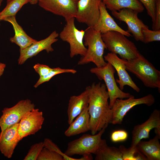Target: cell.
Segmentation results:
<instances>
[{
  "label": "cell",
  "instance_id": "cell-12",
  "mask_svg": "<svg viewBox=\"0 0 160 160\" xmlns=\"http://www.w3.org/2000/svg\"><path fill=\"white\" fill-rule=\"evenodd\" d=\"M102 0H79L75 18L80 23L93 27L100 14L99 4Z\"/></svg>",
  "mask_w": 160,
  "mask_h": 160
},
{
  "label": "cell",
  "instance_id": "cell-2",
  "mask_svg": "<svg viewBox=\"0 0 160 160\" xmlns=\"http://www.w3.org/2000/svg\"><path fill=\"white\" fill-rule=\"evenodd\" d=\"M127 70L135 74L147 87L158 88L160 92V71L140 53L130 60L123 59Z\"/></svg>",
  "mask_w": 160,
  "mask_h": 160
},
{
  "label": "cell",
  "instance_id": "cell-10",
  "mask_svg": "<svg viewBox=\"0 0 160 160\" xmlns=\"http://www.w3.org/2000/svg\"><path fill=\"white\" fill-rule=\"evenodd\" d=\"M111 12L114 17L127 24V31L132 34L136 40L143 42L142 30L143 28L148 27L138 17V13L132 9L127 8Z\"/></svg>",
  "mask_w": 160,
  "mask_h": 160
},
{
  "label": "cell",
  "instance_id": "cell-7",
  "mask_svg": "<svg viewBox=\"0 0 160 160\" xmlns=\"http://www.w3.org/2000/svg\"><path fill=\"white\" fill-rule=\"evenodd\" d=\"M75 19V17H72L65 20L66 23L59 34L63 41L69 44L70 55L71 58L78 55L84 56L87 50L83 41L85 30H80L76 28Z\"/></svg>",
  "mask_w": 160,
  "mask_h": 160
},
{
  "label": "cell",
  "instance_id": "cell-17",
  "mask_svg": "<svg viewBox=\"0 0 160 160\" xmlns=\"http://www.w3.org/2000/svg\"><path fill=\"white\" fill-rule=\"evenodd\" d=\"M19 123L7 128L0 132V151L6 157L11 158L20 140L18 132Z\"/></svg>",
  "mask_w": 160,
  "mask_h": 160
},
{
  "label": "cell",
  "instance_id": "cell-13",
  "mask_svg": "<svg viewBox=\"0 0 160 160\" xmlns=\"http://www.w3.org/2000/svg\"><path fill=\"white\" fill-rule=\"evenodd\" d=\"M44 118L43 112L34 108L27 112L19 122L18 132L20 140L34 134L42 128Z\"/></svg>",
  "mask_w": 160,
  "mask_h": 160
},
{
  "label": "cell",
  "instance_id": "cell-14",
  "mask_svg": "<svg viewBox=\"0 0 160 160\" xmlns=\"http://www.w3.org/2000/svg\"><path fill=\"white\" fill-rule=\"evenodd\" d=\"M59 34L55 31L46 38L33 43L26 48L20 49V55L18 60V64L22 65L28 59L35 56L41 52L45 50L47 53L54 50L52 44L58 41Z\"/></svg>",
  "mask_w": 160,
  "mask_h": 160
},
{
  "label": "cell",
  "instance_id": "cell-19",
  "mask_svg": "<svg viewBox=\"0 0 160 160\" xmlns=\"http://www.w3.org/2000/svg\"><path fill=\"white\" fill-rule=\"evenodd\" d=\"M88 94L86 89L79 95L70 97L67 111L69 124H71L84 109L88 105Z\"/></svg>",
  "mask_w": 160,
  "mask_h": 160
},
{
  "label": "cell",
  "instance_id": "cell-37",
  "mask_svg": "<svg viewBox=\"0 0 160 160\" xmlns=\"http://www.w3.org/2000/svg\"><path fill=\"white\" fill-rule=\"evenodd\" d=\"M39 0H31L30 3L31 4H35L38 3Z\"/></svg>",
  "mask_w": 160,
  "mask_h": 160
},
{
  "label": "cell",
  "instance_id": "cell-22",
  "mask_svg": "<svg viewBox=\"0 0 160 160\" xmlns=\"http://www.w3.org/2000/svg\"><path fill=\"white\" fill-rule=\"evenodd\" d=\"M160 137L156 135L148 141L141 140L137 144V148L148 160H160Z\"/></svg>",
  "mask_w": 160,
  "mask_h": 160
},
{
  "label": "cell",
  "instance_id": "cell-33",
  "mask_svg": "<svg viewBox=\"0 0 160 160\" xmlns=\"http://www.w3.org/2000/svg\"><path fill=\"white\" fill-rule=\"evenodd\" d=\"M128 137V133L126 131L119 130H115L112 133L111 138L112 142L116 143L126 140Z\"/></svg>",
  "mask_w": 160,
  "mask_h": 160
},
{
  "label": "cell",
  "instance_id": "cell-29",
  "mask_svg": "<svg viewBox=\"0 0 160 160\" xmlns=\"http://www.w3.org/2000/svg\"><path fill=\"white\" fill-rule=\"evenodd\" d=\"M37 160H64L59 153L44 147L41 151Z\"/></svg>",
  "mask_w": 160,
  "mask_h": 160
},
{
  "label": "cell",
  "instance_id": "cell-9",
  "mask_svg": "<svg viewBox=\"0 0 160 160\" xmlns=\"http://www.w3.org/2000/svg\"><path fill=\"white\" fill-rule=\"evenodd\" d=\"M35 108L34 104L30 100L26 99L20 101L11 108H4L0 117L1 132L8 127L18 123L27 112Z\"/></svg>",
  "mask_w": 160,
  "mask_h": 160
},
{
  "label": "cell",
  "instance_id": "cell-25",
  "mask_svg": "<svg viewBox=\"0 0 160 160\" xmlns=\"http://www.w3.org/2000/svg\"><path fill=\"white\" fill-rule=\"evenodd\" d=\"M31 0H7L5 7L0 12V21L6 18L16 16V14L25 4L30 3Z\"/></svg>",
  "mask_w": 160,
  "mask_h": 160
},
{
  "label": "cell",
  "instance_id": "cell-28",
  "mask_svg": "<svg viewBox=\"0 0 160 160\" xmlns=\"http://www.w3.org/2000/svg\"><path fill=\"white\" fill-rule=\"evenodd\" d=\"M142 33L145 43L160 41V30H151L148 28H145L142 29Z\"/></svg>",
  "mask_w": 160,
  "mask_h": 160
},
{
  "label": "cell",
  "instance_id": "cell-20",
  "mask_svg": "<svg viewBox=\"0 0 160 160\" xmlns=\"http://www.w3.org/2000/svg\"><path fill=\"white\" fill-rule=\"evenodd\" d=\"M4 21L10 23L12 25L15 32V35L10 39V41L18 46L20 50L24 49L30 46L37 41L28 36L22 27L17 21L15 16L6 18Z\"/></svg>",
  "mask_w": 160,
  "mask_h": 160
},
{
  "label": "cell",
  "instance_id": "cell-35",
  "mask_svg": "<svg viewBox=\"0 0 160 160\" xmlns=\"http://www.w3.org/2000/svg\"><path fill=\"white\" fill-rule=\"evenodd\" d=\"M33 68L40 77L46 75L52 69L48 65L39 63L36 64L34 65Z\"/></svg>",
  "mask_w": 160,
  "mask_h": 160
},
{
  "label": "cell",
  "instance_id": "cell-6",
  "mask_svg": "<svg viewBox=\"0 0 160 160\" xmlns=\"http://www.w3.org/2000/svg\"><path fill=\"white\" fill-rule=\"evenodd\" d=\"M90 72L95 74L100 80H103L105 83L109 99V105L111 108L117 99L127 98L132 95L125 92L118 86L114 77L116 70L113 66L107 62L106 65L101 67L92 68Z\"/></svg>",
  "mask_w": 160,
  "mask_h": 160
},
{
  "label": "cell",
  "instance_id": "cell-36",
  "mask_svg": "<svg viewBox=\"0 0 160 160\" xmlns=\"http://www.w3.org/2000/svg\"><path fill=\"white\" fill-rule=\"evenodd\" d=\"M6 67L5 64L0 62V77L3 73Z\"/></svg>",
  "mask_w": 160,
  "mask_h": 160
},
{
  "label": "cell",
  "instance_id": "cell-8",
  "mask_svg": "<svg viewBox=\"0 0 160 160\" xmlns=\"http://www.w3.org/2000/svg\"><path fill=\"white\" fill-rule=\"evenodd\" d=\"M155 102V98L151 94L139 98H135L132 95L125 100L117 99L111 108L113 117L111 123L113 124H121L126 113L136 105L144 104L150 106Z\"/></svg>",
  "mask_w": 160,
  "mask_h": 160
},
{
  "label": "cell",
  "instance_id": "cell-23",
  "mask_svg": "<svg viewBox=\"0 0 160 160\" xmlns=\"http://www.w3.org/2000/svg\"><path fill=\"white\" fill-rule=\"evenodd\" d=\"M106 8L111 11L124 9H132L137 13L143 12L144 7L138 0H102Z\"/></svg>",
  "mask_w": 160,
  "mask_h": 160
},
{
  "label": "cell",
  "instance_id": "cell-16",
  "mask_svg": "<svg viewBox=\"0 0 160 160\" xmlns=\"http://www.w3.org/2000/svg\"><path fill=\"white\" fill-rule=\"evenodd\" d=\"M104 58L105 61L110 63L116 70L119 79H116V81L119 84V88L121 90L124 89L125 85H127L137 92L140 91V89L127 72L123 59L120 58L116 54L111 52L105 55Z\"/></svg>",
  "mask_w": 160,
  "mask_h": 160
},
{
  "label": "cell",
  "instance_id": "cell-27",
  "mask_svg": "<svg viewBox=\"0 0 160 160\" xmlns=\"http://www.w3.org/2000/svg\"><path fill=\"white\" fill-rule=\"evenodd\" d=\"M43 143L44 147L59 153L63 157L64 160H85V158L83 156L79 159L74 158L68 156L63 153L59 147L49 139L45 138Z\"/></svg>",
  "mask_w": 160,
  "mask_h": 160
},
{
  "label": "cell",
  "instance_id": "cell-31",
  "mask_svg": "<svg viewBox=\"0 0 160 160\" xmlns=\"http://www.w3.org/2000/svg\"><path fill=\"white\" fill-rule=\"evenodd\" d=\"M146 9L148 14L151 17L152 25L155 22V13L156 0H138Z\"/></svg>",
  "mask_w": 160,
  "mask_h": 160
},
{
  "label": "cell",
  "instance_id": "cell-34",
  "mask_svg": "<svg viewBox=\"0 0 160 160\" xmlns=\"http://www.w3.org/2000/svg\"><path fill=\"white\" fill-rule=\"evenodd\" d=\"M155 22L152 25L153 30H160V0H156L155 13Z\"/></svg>",
  "mask_w": 160,
  "mask_h": 160
},
{
  "label": "cell",
  "instance_id": "cell-18",
  "mask_svg": "<svg viewBox=\"0 0 160 160\" xmlns=\"http://www.w3.org/2000/svg\"><path fill=\"white\" fill-rule=\"evenodd\" d=\"M100 16L96 24L92 27L101 34L111 31L119 32L127 37L132 35L127 31L119 26L107 10L105 4L101 1L99 4Z\"/></svg>",
  "mask_w": 160,
  "mask_h": 160
},
{
  "label": "cell",
  "instance_id": "cell-4",
  "mask_svg": "<svg viewBox=\"0 0 160 160\" xmlns=\"http://www.w3.org/2000/svg\"><path fill=\"white\" fill-rule=\"evenodd\" d=\"M107 48L111 52L119 55L128 61L137 57L140 53L134 43L123 34L111 31L101 34Z\"/></svg>",
  "mask_w": 160,
  "mask_h": 160
},
{
  "label": "cell",
  "instance_id": "cell-1",
  "mask_svg": "<svg viewBox=\"0 0 160 160\" xmlns=\"http://www.w3.org/2000/svg\"><path fill=\"white\" fill-rule=\"evenodd\" d=\"M85 89L89 95L90 131L94 135L111 123L112 110L108 102L109 95L105 84L93 82Z\"/></svg>",
  "mask_w": 160,
  "mask_h": 160
},
{
  "label": "cell",
  "instance_id": "cell-30",
  "mask_svg": "<svg viewBox=\"0 0 160 160\" xmlns=\"http://www.w3.org/2000/svg\"><path fill=\"white\" fill-rule=\"evenodd\" d=\"M44 147L43 142H40L33 145L23 160H37L39 153Z\"/></svg>",
  "mask_w": 160,
  "mask_h": 160
},
{
  "label": "cell",
  "instance_id": "cell-15",
  "mask_svg": "<svg viewBox=\"0 0 160 160\" xmlns=\"http://www.w3.org/2000/svg\"><path fill=\"white\" fill-rule=\"evenodd\" d=\"M153 128L160 130V111L156 109L154 110L145 122L134 127L130 147L135 148L142 139L149 138L150 131Z\"/></svg>",
  "mask_w": 160,
  "mask_h": 160
},
{
  "label": "cell",
  "instance_id": "cell-32",
  "mask_svg": "<svg viewBox=\"0 0 160 160\" xmlns=\"http://www.w3.org/2000/svg\"><path fill=\"white\" fill-rule=\"evenodd\" d=\"M121 151L123 160H134L135 152L136 147H131L127 148L123 145H121L119 148Z\"/></svg>",
  "mask_w": 160,
  "mask_h": 160
},
{
  "label": "cell",
  "instance_id": "cell-3",
  "mask_svg": "<svg viewBox=\"0 0 160 160\" xmlns=\"http://www.w3.org/2000/svg\"><path fill=\"white\" fill-rule=\"evenodd\" d=\"M84 44L88 48L85 55L81 56L78 62V65H83L92 62L97 67L106 65L103 56L104 50L107 49L103 41L101 33L92 27H88L85 30Z\"/></svg>",
  "mask_w": 160,
  "mask_h": 160
},
{
  "label": "cell",
  "instance_id": "cell-21",
  "mask_svg": "<svg viewBox=\"0 0 160 160\" xmlns=\"http://www.w3.org/2000/svg\"><path fill=\"white\" fill-rule=\"evenodd\" d=\"M89 121L88 106L70 124L64 132L65 135L69 137L90 131Z\"/></svg>",
  "mask_w": 160,
  "mask_h": 160
},
{
  "label": "cell",
  "instance_id": "cell-5",
  "mask_svg": "<svg viewBox=\"0 0 160 160\" xmlns=\"http://www.w3.org/2000/svg\"><path fill=\"white\" fill-rule=\"evenodd\" d=\"M107 127H104L96 134H84L69 142L64 153L70 157L75 155L95 154L99 149L107 144L106 141L101 138Z\"/></svg>",
  "mask_w": 160,
  "mask_h": 160
},
{
  "label": "cell",
  "instance_id": "cell-38",
  "mask_svg": "<svg viewBox=\"0 0 160 160\" xmlns=\"http://www.w3.org/2000/svg\"><path fill=\"white\" fill-rule=\"evenodd\" d=\"M3 0H0V7H1V4L2 3V2H3Z\"/></svg>",
  "mask_w": 160,
  "mask_h": 160
},
{
  "label": "cell",
  "instance_id": "cell-26",
  "mask_svg": "<svg viewBox=\"0 0 160 160\" xmlns=\"http://www.w3.org/2000/svg\"><path fill=\"white\" fill-rule=\"evenodd\" d=\"M76 72V70L72 69L62 68L59 67L52 68L47 74L43 76L40 77L34 87L37 88L41 84L49 81L52 78L57 74L64 73L75 74Z\"/></svg>",
  "mask_w": 160,
  "mask_h": 160
},
{
  "label": "cell",
  "instance_id": "cell-24",
  "mask_svg": "<svg viewBox=\"0 0 160 160\" xmlns=\"http://www.w3.org/2000/svg\"><path fill=\"white\" fill-rule=\"evenodd\" d=\"M95 155V160H123L119 148L108 146L107 144L99 149Z\"/></svg>",
  "mask_w": 160,
  "mask_h": 160
},
{
  "label": "cell",
  "instance_id": "cell-11",
  "mask_svg": "<svg viewBox=\"0 0 160 160\" xmlns=\"http://www.w3.org/2000/svg\"><path fill=\"white\" fill-rule=\"evenodd\" d=\"M79 0H39V6L46 11L61 16L65 20L75 17Z\"/></svg>",
  "mask_w": 160,
  "mask_h": 160
}]
</instances>
